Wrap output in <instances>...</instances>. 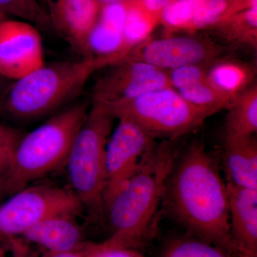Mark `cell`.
Listing matches in <instances>:
<instances>
[{
	"mask_svg": "<svg viewBox=\"0 0 257 257\" xmlns=\"http://www.w3.org/2000/svg\"><path fill=\"white\" fill-rule=\"evenodd\" d=\"M225 140L254 136L257 132V86H251L236 96L227 108Z\"/></svg>",
	"mask_w": 257,
	"mask_h": 257,
	"instance_id": "ac0fdd59",
	"label": "cell"
},
{
	"mask_svg": "<svg viewBox=\"0 0 257 257\" xmlns=\"http://www.w3.org/2000/svg\"><path fill=\"white\" fill-rule=\"evenodd\" d=\"M209 29L228 43L256 50L257 6L219 20Z\"/></svg>",
	"mask_w": 257,
	"mask_h": 257,
	"instance_id": "ffe728a7",
	"label": "cell"
},
{
	"mask_svg": "<svg viewBox=\"0 0 257 257\" xmlns=\"http://www.w3.org/2000/svg\"><path fill=\"white\" fill-rule=\"evenodd\" d=\"M89 109L86 103L72 104L25 134L17 148L2 194L9 197L65 166Z\"/></svg>",
	"mask_w": 257,
	"mask_h": 257,
	"instance_id": "277c9868",
	"label": "cell"
},
{
	"mask_svg": "<svg viewBox=\"0 0 257 257\" xmlns=\"http://www.w3.org/2000/svg\"><path fill=\"white\" fill-rule=\"evenodd\" d=\"M0 257H7L6 252L3 248H0Z\"/></svg>",
	"mask_w": 257,
	"mask_h": 257,
	"instance_id": "e575fe53",
	"label": "cell"
},
{
	"mask_svg": "<svg viewBox=\"0 0 257 257\" xmlns=\"http://www.w3.org/2000/svg\"><path fill=\"white\" fill-rule=\"evenodd\" d=\"M5 238L3 237V236H2L1 235H0V241H2V240H4Z\"/></svg>",
	"mask_w": 257,
	"mask_h": 257,
	"instance_id": "d590c367",
	"label": "cell"
},
{
	"mask_svg": "<svg viewBox=\"0 0 257 257\" xmlns=\"http://www.w3.org/2000/svg\"><path fill=\"white\" fill-rule=\"evenodd\" d=\"M143 1L147 10H150L152 13L161 15L166 7L173 0H143Z\"/></svg>",
	"mask_w": 257,
	"mask_h": 257,
	"instance_id": "f546056e",
	"label": "cell"
},
{
	"mask_svg": "<svg viewBox=\"0 0 257 257\" xmlns=\"http://www.w3.org/2000/svg\"><path fill=\"white\" fill-rule=\"evenodd\" d=\"M9 81L10 80L5 78L4 77H3V76L0 74V97H1L2 94H3V92H5L6 88L8 87V85H9V84H8V82H9Z\"/></svg>",
	"mask_w": 257,
	"mask_h": 257,
	"instance_id": "1f68e13d",
	"label": "cell"
},
{
	"mask_svg": "<svg viewBox=\"0 0 257 257\" xmlns=\"http://www.w3.org/2000/svg\"><path fill=\"white\" fill-rule=\"evenodd\" d=\"M255 6H257V0H227L226 10L218 21Z\"/></svg>",
	"mask_w": 257,
	"mask_h": 257,
	"instance_id": "f1b7e54d",
	"label": "cell"
},
{
	"mask_svg": "<svg viewBox=\"0 0 257 257\" xmlns=\"http://www.w3.org/2000/svg\"><path fill=\"white\" fill-rule=\"evenodd\" d=\"M230 234L237 257H257V190L226 182Z\"/></svg>",
	"mask_w": 257,
	"mask_h": 257,
	"instance_id": "4fadbf2b",
	"label": "cell"
},
{
	"mask_svg": "<svg viewBox=\"0 0 257 257\" xmlns=\"http://www.w3.org/2000/svg\"><path fill=\"white\" fill-rule=\"evenodd\" d=\"M177 158V150L168 142L155 145L149 152L105 209L112 235L104 242L135 249L145 241Z\"/></svg>",
	"mask_w": 257,
	"mask_h": 257,
	"instance_id": "7a4b0ae2",
	"label": "cell"
},
{
	"mask_svg": "<svg viewBox=\"0 0 257 257\" xmlns=\"http://www.w3.org/2000/svg\"><path fill=\"white\" fill-rule=\"evenodd\" d=\"M76 217L58 216L34 225L21 235L29 242L35 243L47 252L77 251L82 246L83 231Z\"/></svg>",
	"mask_w": 257,
	"mask_h": 257,
	"instance_id": "9a60e30c",
	"label": "cell"
},
{
	"mask_svg": "<svg viewBox=\"0 0 257 257\" xmlns=\"http://www.w3.org/2000/svg\"><path fill=\"white\" fill-rule=\"evenodd\" d=\"M177 92L192 105L212 111L214 114L224 108L229 107L233 101L218 90L207 79Z\"/></svg>",
	"mask_w": 257,
	"mask_h": 257,
	"instance_id": "7402d4cb",
	"label": "cell"
},
{
	"mask_svg": "<svg viewBox=\"0 0 257 257\" xmlns=\"http://www.w3.org/2000/svg\"><path fill=\"white\" fill-rule=\"evenodd\" d=\"M8 18V17L7 16V15H5L4 13H1V12H0V23L3 22V20H6V19Z\"/></svg>",
	"mask_w": 257,
	"mask_h": 257,
	"instance_id": "836d02e7",
	"label": "cell"
},
{
	"mask_svg": "<svg viewBox=\"0 0 257 257\" xmlns=\"http://www.w3.org/2000/svg\"><path fill=\"white\" fill-rule=\"evenodd\" d=\"M25 133L0 124V194L10 175L15 152Z\"/></svg>",
	"mask_w": 257,
	"mask_h": 257,
	"instance_id": "d4e9b609",
	"label": "cell"
},
{
	"mask_svg": "<svg viewBox=\"0 0 257 257\" xmlns=\"http://www.w3.org/2000/svg\"><path fill=\"white\" fill-rule=\"evenodd\" d=\"M0 12L28 22L39 30L53 32L50 20L39 0H0Z\"/></svg>",
	"mask_w": 257,
	"mask_h": 257,
	"instance_id": "603a6c76",
	"label": "cell"
},
{
	"mask_svg": "<svg viewBox=\"0 0 257 257\" xmlns=\"http://www.w3.org/2000/svg\"><path fill=\"white\" fill-rule=\"evenodd\" d=\"M114 119L106 104L93 102L66 162L70 188L92 214L104 210L106 149Z\"/></svg>",
	"mask_w": 257,
	"mask_h": 257,
	"instance_id": "5b68a950",
	"label": "cell"
},
{
	"mask_svg": "<svg viewBox=\"0 0 257 257\" xmlns=\"http://www.w3.org/2000/svg\"><path fill=\"white\" fill-rule=\"evenodd\" d=\"M43 257H84L78 251H67V252H47Z\"/></svg>",
	"mask_w": 257,
	"mask_h": 257,
	"instance_id": "4dcf8cb0",
	"label": "cell"
},
{
	"mask_svg": "<svg viewBox=\"0 0 257 257\" xmlns=\"http://www.w3.org/2000/svg\"><path fill=\"white\" fill-rule=\"evenodd\" d=\"M125 3L126 15L122 41L119 53L111 65L117 63L130 51L150 38L161 21V15L147 10L143 0H126Z\"/></svg>",
	"mask_w": 257,
	"mask_h": 257,
	"instance_id": "e0dca14e",
	"label": "cell"
},
{
	"mask_svg": "<svg viewBox=\"0 0 257 257\" xmlns=\"http://www.w3.org/2000/svg\"><path fill=\"white\" fill-rule=\"evenodd\" d=\"M161 257H235L196 236H182L165 243Z\"/></svg>",
	"mask_w": 257,
	"mask_h": 257,
	"instance_id": "44dd1931",
	"label": "cell"
},
{
	"mask_svg": "<svg viewBox=\"0 0 257 257\" xmlns=\"http://www.w3.org/2000/svg\"><path fill=\"white\" fill-rule=\"evenodd\" d=\"M197 0H173L161 13L160 23L167 32H191Z\"/></svg>",
	"mask_w": 257,
	"mask_h": 257,
	"instance_id": "cb8c5ba5",
	"label": "cell"
},
{
	"mask_svg": "<svg viewBox=\"0 0 257 257\" xmlns=\"http://www.w3.org/2000/svg\"><path fill=\"white\" fill-rule=\"evenodd\" d=\"M106 105L115 119L131 120L154 138L173 140L190 133L214 114L192 105L172 87Z\"/></svg>",
	"mask_w": 257,
	"mask_h": 257,
	"instance_id": "8992f818",
	"label": "cell"
},
{
	"mask_svg": "<svg viewBox=\"0 0 257 257\" xmlns=\"http://www.w3.org/2000/svg\"><path fill=\"white\" fill-rule=\"evenodd\" d=\"M223 52L224 48L219 44L204 37L167 36L155 40L149 38L130 51L117 63L143 62L167 71L189 64L210 63Z\"/></svg>",
	"mask_w": 257,
	"mask_h": 257,
	"instance_id": "9c48e42d",
	"label": "cell"
},
{
	"mask_svg": "<svg viewBox=\"0 0 257 257\" xmlns=\"http://www.w3.org/2000/svg\"><path fill=\"white\" fill-rule=\"evenodd\" d=\"M99 69L93 57L45 64L8 85L0 97V108L24 121L54 114L78 95Z\"/></svg>",
	"mask_w": 257,
	"mask_h": 257,
	"instance_id": "3957f363",
	"label": "cell"
},
{
	"mask_svg": "<svg viewBox=\"0 0 257 257\" xmlns=\"http://www.w3.org/2000/svg\"><path fill=\"white\" fill-rule=\"evenodd\" d=\"M118 120L106 145L104 210L156 145L153 136L131 120Z\"/></svg>",
	"mask_w": 257,
	"mask_h": 257,
	"instance_id": "ba28073f",
	"label": "cell"
},
{
	"mask_svg": "<svg viewBox=\"0 0 257 257\" xmlns=\"http://www.w3.org/2000/svg\"><path fill=\"white\" fill-rule=\"evenodd\" d=\"M77 251L84 257H145L134 248L117 247L104 242H84Z\"/></svg>",
	"mask_w": 257,
	"mask_h": 257,
	"instance_id": "83f0119b",
	"label": "cell"
},
{
	"mask_svg": "<svg viewBox=\"0 0 257 257\" xmlns=\"http://www.w3.org/2000/svg\"><path fill=\"white\" fill-rule=\"evenodd\" d=\"M125 2L101 7L88 38L86 57L95 58L99 69L111 66L119 53L126 15Z\"/></svg>",
	"mask_w": 257,
	"mask_h": 257,
	"instance_id": "5bb4252c",
	"label": "cell"
},
{
	"mask_svg": "<svg viewBox=\"0 0 257 257\" xmlns=\"http://www.w3.org/2000/svg\"><path fill=\"white\" fill-rule=\"evenodd\" d=\"M40 3L53 32L86 57L88 38L101 8L97 0H40Z\"/></svg>",
	"mask_w": 257,
	"mask_h": 257,
	"instance_id": "7c38bea8",
	"label": "cell"
},
{
	"mask_svg": "<svg viewBox=\"0 0 257 257\" xmlns=\"http://www.w3.org/2000/svg\"><path fill=\"white\" fill-rule=\"evenodd\" d=\"M254 71L248 64L236 61H221L208 70L207 79L224 95L234 99L251 87Z\"/></svg>",
	"mask_w": 257,
	"mask_h": 257,
	"instance_id": "d6986e66",
	"label": "cell"
},
{
	"mask_svg": "<svg viewBox=\"0 0 257 257\" xmlns=\"http://www.w3.org/2000/svg\"><path fill=\"white\" fill-rule=\"evenodd\" d=\"M126 0H97L98 3L101 7L106 6V5L114 4V3H122Z\"/></svg>",
	"mask_w": 257,
	"mask_h": 257,
	"instance_id": "d6a6232c",
	"label": "cell"
},
{
	"mask_svg": "<svg viewBox=\"0 0 257 257\" xmlns=\"http://www.w3.org/2000/svg\"><path fill=\"white\" fill-rule=\"evenodd\" d=\"M84 210L72 189L52 184H32L14 193L0 204V235L21 236L45 219L58 216L77 217Z\"/></svg>",
	"mask_w": 257,
	"mask_h": 257,
	"instance_id": "52a82bcc",
	"label": "cell"
},
{
	"mask_svg": "<svg viewBox=\"0 0 257 257\" xmlns=\"http://www.w3.org/2000/svg\"><path fill=\"white\" fill-rule=\"evenodd\" d=\"M40 30L21 20L0 23V74L10 81L28 75L45 64Z\"/></svg>",
	"mask_w": 257,
	"mask_h": 257,
	"instance_id": "30bf717a",
	"label": "cell"
},
{
	"mask_svg": "<svg viewBox=\"0 0 257 257\" xmlns=\"http://www.w3.org/2000/svg\"><path fill=\"white\" fill-rule=\"evenodd\" d=\"M109 67L94 84L93 102L110 104L171 87L167 71L145 62H123Z\"/></svg>",
	"mask_w": 257,
	"mask_h": 257,
	"instance_id": "8fae6325",
	"label": "cell"
},
{
	"mask_svg": "<svg viewBox=\"0 0 257 257\" xmlns=\"http://www.w3.org/2000/svg\"><path fill=\"white\" fill-rule=\"evenodd\" d=\"M227 0H197L191 32L209 28L220 19Z\"/></svg>",
	"mask_w": 257,
	"mask_h": 257,
	"instance_id": "484cf974",
	"label": "cell"
},
{
	"mask_svg": "<svg viewBox=\"0 0 257 257\" xmlns=\"http://www.w3.org/2000/svg\"><path fill=\"white\" fill-rule=\"evenodd\" d=\"M163 199L171 216L194 236L236 256L230 234L227 185L202 143L177 159Z\"/></svg>",
	"mask_w": 257,
	"mask_h": 257,
	"instance_id": "6da1fadb",
	"label": "cell"
},
{
	"mask_svg": "<svg viewBox=\"0 0 257 257\" xmlns=\"http://www.w3.org/2000/svg\"><path fill=\"white\" fill-rule=\"evenodd\" d=\"M224 162L228 182L257 190V143L254 136L225 140Z\"/></svg>",
	"mask_w": 257,
	"mask_h": 257,
	"instance_id": "2e32d148",
	"label": "cell"
},
{
	"mask_svg": "<svg viewBox=\"0 0 257 257\" xmlns=\"http://www.w3.org/2000/svg\"><path fill=\"white\" fill-rule=\"evenodd\" d=\"M207 64H189L167 70L171 87L178 91L207 79Z\"/></svg>",
	"mask_w": 257,
	"mask_h": 257,
	"instance_id": "4316f807",
	"label": "cell"
}]
</instances>
